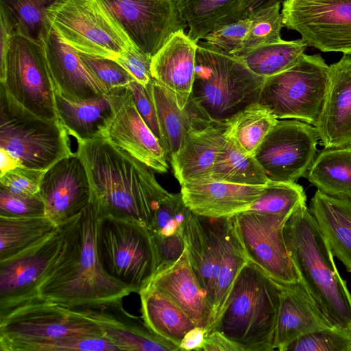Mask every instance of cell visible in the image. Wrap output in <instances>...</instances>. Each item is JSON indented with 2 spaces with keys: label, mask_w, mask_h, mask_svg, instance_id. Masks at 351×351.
Here are the masks:
<instances>
[{
  "label": "cell",
  "mask_w": 351,
  "mask_h": 351,
  "mask_svg": "<svg viewBox=\"0 0 351 351\" xmlns=\"http://www.w3.org/2000/svg\"><path fill=\"white\" fill-rule=\"evenodd\" d=\"M99 210L92 196L77 215L59 224V252L38 287L41 298L77 308L122 300L132 291L103 269L97 252Z\"/></svg>",
  "instance_id": "1"
},
{
  "label": "cell",
  "mask_w": 351,
  "mask_h": 351,
  "mask_svg": "<svg viewBox=\"0 0 351 351\" xmlns=\"http://www.w3.org/2000/svg\"><path fill=\"white\" fill-rule=\"evenodd\" d=\"M100 215L130 218L149 227L169 193L151 168L104 138L77 141Z\"/></svg>",
  "instance_id": "2"
},
{
  "label": "cell",
  "mask_w": 351,
  "mask_h": 351,
  "mask_svg": "<svg viewBox=\"0 0 351 351\" xmlns=\"http://www.w3.org/2000/svg\"><path fill=\"white\" fill-rule=\"evenodd\" d=\"M284 233L300 281L313 302L333 328L351 332V293L306 202L291 214Z\"/></svg>",
  "instance_id": "3"
},
{
  "label": "cell",
  "mask_w": 351,
  "mask_h": 351,
  "mask_svg": "<svg viewBox=\"0 0 351 351\" xmlns=\"http://www.w3.org/2000/svg\"><path fill=\"white\" fill-rule=\"evenodd\" d=\"M280 295L281 286L247 262L209 331H219L242 351L274 350Z\"/></svg>",
  "instance_id": "4"
},
{
  "label": "cell",
  "mask_w": 351,
  "mask_h": 351,
  "mask_svg": "<svg viewBox=\"0 0 351 351\" xmlns=\"http://www.w3.org/2000/svg\"><path fill=\"white\" fill-rule=\"evenodd\" d=\"M265 79L253 73L239 57L200 42L190 99L211 122L224 124L258 102Z\"/></svg>",
  "instance_id": "5"
},
{
  "label": "cell",
  "mask_w": 351,
  "mask_h": 351,
  "mask_svg": "<svg viewBox=\"0 0 351 351\" xmlns=\"http://www.w3.org/2000/svg\"><path fill=\"white\" fill-rule=\"evenodd\" d=\"M96 244L104 271L132 292L139 293L157 271L152 237L147 226L139 221L100 215Z\"/></svg>",
  "instance_id": "6"
},
{
  "label": "cell",
  "mask_w": 351,
  "mask_h": 351,
  "mask_svg": "<svg viewBox=\"0 0 351 351\" xmlns=\"http://www.w3.org/2000/svg\"><path fill=\"white\" fill-rule=\"evenodd\" d=\"M328 72L320 54L304 53L291 67L265 79L258 103L278 119H296L315 127L324 104Z\"/></svg>",
  "instance_id": "7"
},
{
  "label": "cell",
  "mask_w": 351,
  "mask_h": 351,
  "mask_svg": "<svg viewBox=\"0 0 351 351\" xmlns=\"http://www.w3.org/2000/svg\"><path fill=\"white\" fill-rule=\"evenodd\" d=\"M49 24L76 51L116 59L134 46L101 0H53Z\"/></svg>",
  "instance_id": "8"
},
{
  "label": "cell",
  "mask_w": 351,
  "mask_h": 351,
  "mask_svg": "<svg viewBox=\"0 0 351 351\" xmlns=\"http://www.w3.org/2000/svg\"><path fill=\"white\" fill-rule=\"evenodd\" d=\"M0 148L20 167L47 170L71 154L69 134L60 119L47 120L25 111L0 90Z\"/></svg>",
  "instance_id": "9"
},
{
  "label": "cell",
  "mask_w": 351,
  "mask_h": 351,
  "mask_svg": "<svg viewBox=\"0 0 351 351\" xmlns=\"http://www.w3.org/2000/svg\"><path fill=\"white\" fill-rule=\"evenodd\" d=\"M0 84L5 97L25 111L43 119H59L56 86L41 42L14 35Z\"/></svg>",
  "instance_id": "10"
},
{
  "label": "cell",
  "mask_w": 351,
  "mask_h": 351,
  "mask_svg": "<svg viewBox=\"0 0 351 351\" xmlns=\"http://www.w3.org/2000/svg\"><path fill=\"white\" fill-rule=\"evenodd\" d=\"M103 336L101 326L80 308H71L40 297L0 315V342Z\"/></svg>",
  "instance_id": "11"
},
{
  "label": "cell",
  "mask_w": 351,
  "mask_h": 351,
  "mask_svg": "<svg viewBox=\"0 0 351 351\" xmlns=\"http://www.w3.org/2000/svg\"><path fill=\"white\" fill-rule=\"evenodd\" d=\"M289 217L249 210L232 217L248 261L281 286L300 281L285 238Z\"/></svg>",
  "instance_id": "12"
},
{
  "label": "cell",
  "mask_w": 351,
  "mask_h": 351,
  "mask_svg": "<svg viewBox=\"0 0 351 351\" xmlns=\"http://www.w3.org/2000/svg\"><path fill=\"white\" fill-rule=\"evenodd\" d=\"M281 14L308 47L351 56V0H285Z\"/></svg>",
  "instance_id": "13"
},
{
  "label": "cell",
  "mask_w": 351,
  "mask_h": 351,
  "mask_svg": "<svg viewBox=\"0 0 351 351\" xmlns=\"http://www.w3.org/2000/svg\"><path fill=\"white\" fill-rule=\"evenodd\" d=\"M318 140L312 125L278 119L254 156L269 181L296 182L306 177L314 161Z\"/></svg>",
  "instance_id": "14"
},
{
  "label": "cell",
  "mask_w": 351,
  "mask_h": 351,
  "mask_svg": "<svg viewBox=\"0 0 351 351\" xmlns=\"http://www.w3.org/2000/svg\"><path fill=\"white\" fill-rule=\"evenodd\" d=\"M132 44L153 58L186 29L177 0H101Z\"/></svg>",
  "instance_id": "15"
},
{
  "label": "cell",
  "mask_w": 351,
  "mask_h": 351,
  "mask_svg": "<svg viewBox=\"0 0 351 351\" xmlns=\"http://www.w3.org/2000/svg\"><path fill=\"white\" fill-rule=\"evenodd\" d=\"M112 112L101 137L128 152L152 170L165 173L168 158L160 142L139 114L130 89L121 87L109 91Z\"/></svg>",
  "instance_id": "16"
},
{
  "label": "cell",
  "mask_w": 351,
  "mask_h": 351,
  "mask_svg": "<svg viewBox=\"0 0 351 351\" xmlns=\"http://www.w3.org/2000/svg\"><path fill=\"white\" fill-rule=\"evenodd\" d=\"M60 246L58 229L32 247L0 261V315L40 297L39 285Z\"/></svg>",
  "instance_id": "17"
},
{
  "label": "cell",
  "mask_w": 351,
  "mask_h": 351,
  "mask_svg": "<svg viewBox=\"0 0 351 351\" xmlns=\"http://www.w3.org/2000/svg\"><path fill=\"white\" fill-rule=\"evenodd\" d=\"M39 193L45 215L57 226L80 213L90 202L91 187L77 152L60 159L43 174Z\"/></svg>",
  "instance_id": "18"
},
{
  "label": "cell",
  "mask_w": 351,
  "mask_h": 351,
  "mask_svg": "<svg viewBox=\"0 0 351 351\" xmlns=\"http://www.w3.org/2000/svg\"><path fill=\"white\" fill-rule=\"evenodd\" d=\"M227 218L205 217L191 210L182 231L190 265L213 310Z\"/></svg>",
  "instance_id": "19"
},
{
  "label": "cell",
  "mask_w": 351,
  "mask_h": 351,
  "mask_svg": "<svg viewBox=\"0 0 351 351\" xmlns=\"http://www.w3.org/2000/svg\"><path fill=\"white\" fill-rule=\"evenodd\" d=\"M328 86L315 126L324 148L351 144V56L329 66Z\"/></svg>",
  "instance_id": "20"
},
{
  "label": "cell",
  "mask_w": 351,
  "mask_h": 351,
  "mask_svg": "<svg viewBox=\"0 0 351 351\" xmlns=\"http://www.w3.org/2000/svg\"><path fill=\"white\" fill-rule=\"evenodd\" d=\"M77 308L94 319L119 350L180 351L178 346L153 332L142 317L126 312L122 300Z\"/></svg>",
  "instance_id": "21"
},
{
  "label": "cell",
  "mask_w": 351,
  "mask_h": 351,
  "mask_svg": "<svg viewBox=\"0 0 351 351\" xmlns=\"http://www.w3.org/2000/svg\"><path fill=\"white\" fill-rule=\"evenodd\" d=\"M56 93L73 100L108 93L102 84L81 60L77 51L50 29L42 41Z\"/></svg>",
  "instance_id": "22"
},
{
  "label": "cell",
  "mask_w": 351,
  "mask_h": 351,
  "mask_svg": "<svg viewBox=\"0 0 351 351\" xmlns=\"http://www.w3.org/2000/svg\"><path fill=\"white\" fill-rule=\"evenodd\" d=\"M148 285L175 302L196 326L210 330L214 310L191 268L186 250L173 265L156 272Z\"/></svg>",
  "instance_id": "23"
},
{
  "label": "cell",
  "mask_w": 351,
  "mask_h": 351,
  "mask_svg": "<svg viewBox=\"0 0 351 351\" xmlns=\"http://www.w3.org/2000/svg\"><path fill=\"white\" fill-rule=\"evenodd\" d=\"M197 43L184 30L175 33L152 58L154 79L165 87L183 109L191 94L196 62Z\"/></svg>",
  "instance_id": "24"
},
{
  "label": "cell",
  "mask_w": 351,
  "mask_h": 351,
  "mask_svg": "<svg viewBox=\"0 0 351 351\" xmlns=\"http://www.w3.org/2000/svg\"><path fill=\"white\" fill-rule=\"evenodd\" d=\"M224 124L211 122L190 130L179 151L169 159L180 186L212 182L217 154L224 141Z\"/></svg>",
  "instance_id": "25"
},
{
  "label": "cell",
  "mask_w": 351,
  "mask_h": 351,
  "mask_svg": "<svg viewBox=\"0 0 351 351\" xmlns=\"http://www.w3.org/2000/svg\"><path fill=\"white\" fill-rule=\"evenodd\" d=\"M266 184L253 186L212 181L182 185L180 193L185 204L196 215L227 218L247 210L264 193Z\"/></svg>",
  "instance_id": "26"
},
{
  "label": "cell",
  "mask_w": 351,
  "mask_h": 351,
  "mask_svg": "<svg viewBox=\"0 0 351 351\" xmlns=\"http://www.w3.org/2000/svg\"><path fill=\"white\" fill-rule=\"evenodd\" d=\"M329 328L333 327L301 281L281 286L275 350L283 351L287 345L299 337Z\"/></svg>",
  "instance_id": "27"
},
{
  "label": "cell",
  "mask_w": 351,
  "mask_h": 351,
  "mask_svg": "<svg viewBox=\"0 0 351 351\" xmlns=\"http://www.w3.org/2000/svg\"><path fill=\"white\" fill-rule=\"evenodd\" d=\"M147 87L156 110L160 143L169 161L179 151L190 130L211 121L191 99L181 109L171 93L154 79Z\"/></svg>",
  "instance_id": "28"
},
{
  "label": "cell",
  "mask_w": 351,
  "mask_h": 351,
  "mask_svg": "<svg viewBox=\"0 0 351 351\" xmlns=\"http://www.w3.org/2000/svg\"><path fill=\"white\" fill-rule=\"evenodd\" d=\"M309 210L333 256L351 273V201L317 190Z\"/></svg>",
  "instance_id": "29"
},
{
  "label": "cell",
  "mask_w": 351,
  "mask_h": 351,
  "mask_svg": "<svg viewBox=\"0 0 351 351\" xmlns=\"http://www.w3.org/2000/svg\"><path fill=\"white\" fill-rule=\"evenodd\" d=\"M59 119L69 134L77 141L101 137L103 128L112 112L111 95L73 100L56 93Z\"/></svg>",
  "instance_id": "30"
},
{
  "label": "cell",
  "mask_w": 351,
  "mask_h": 351,
  "mask_svg": "<svg viewBox=\"0 0 351 351\" xmlns=\"http://www.w3.org/2000/svg\"><path fill=\"white\" fill-rule=\"evenodd\" d=\"M141 317L160 337L180 348L185 335L196 325L171 299L147 285L140 293Z\"/></svg>",
  "instance_id": "31"
},
{
  "label": "cell",
  "mask_w": 351,
  "mask_h": 351,
  "mask_svg": "<svg viewBox=\"0 0 351 351\" xmlns=\"http://www.w3.org/2000/svg\"><path fill=\"white\" fill-rule=\"evenodd\" d=\"M305 178L321 192L351 201V144L324 147Z\"/></svg>",
  "instance_id": "32"
},
{
  "label": "cell",
  "mask_w": 351,
  "mask_h": 351,
  "mask_svg": "<svg viewBox=\"0 0 351 351\" xmlns=\"http://www.w3.org/2000/svg\"><path fill=\"white\" fill-rule=\"evenodd\" d=\"M58 230V226L46 215L0 216V261L32 247Z\"/></svg>",
  "instance_id": "33"
},
{
  "label": "cell",
  "mask_w": 351,
  "mask_h": 351,
  "mask_svg": "<svg viewBox=\"0 0 351 351\" xmlns=\"http://www.w3.org/2000/svg\"><path fill=\"white\" fill-rule=\"evenodd\" d=\"M278 119L258 102L252 104L224 123V136L245 154L254 156Z\"/></svg>",
  "instance_id": "34"
},
{
  "label": "cell",
  "mask_w": 351,
  "mask_h": 351,
  "mask_svg": "<svg viewBox=\"0 0 351 351\" xmlns=\"http://www.w3.org/2000/svg\"><path fill=\"white\" fill-rule=\"evenodd\" d=\"M239 0H177L189 27L188 36L197 43L216 26L237 21Z\"/></svg>",
  "instance_id": "35"
},
{
  "label": "cell",
  "mask_w": 351,
  "mask_h": 351,
  "mask_svg": "<svg viewBox=\"0 0 351 351\" xmlns=\"http://www.w3.org/2000/svg\"><path fill=\"white\" fill-rule=\"evenodd\" d=\"M212 181L245 185H265L269 180L254 156L243 153L230 138L224 141L217 154Z\"/></svg>",
  "instance_id": "36"
},
{
  "label": "cell",
  "mask_w": 351,
  "mask_h": 351,
  "mask_svg": "<svg viewBox=\"0 0 351 351\" xmlns=\"http://www.w3.org/2000/svg\"><path fill=\"white\" fill-rule=\"evenodd\" d=\"M307 47L302 38L289 41L282 40L258 47L239 58L253 73L267 78L294 65Z\"/></svg>",
  "instance_id": "37"
},
{
  "label": "cell",
  "mask_w": 351,
  "mask_h": 351,
  "mask_svg": "<svg viewBox=\"0 0 351 351\" xmlns=\"http://www.w3.org/2000/svg\"><path fill=\"white\" fill-rule=\"evenodd\" d=\"M247 262L249 261L236 232L232 217H228L224 228L217 282L215 322L224 306L237 276Z\"/></svg>",
  "instance_id": "38"
},
{
  "label": "cell",
  "mask_w": 351,
  "mask_h": 351,
  "mask_svg": "<svg viewBox=\"0 0 351 351\" xmlns=\"http://www.w3.org/2000/svg\"><path fill=\"white\" fill-rule=\"evenodd\" d=\"M53 0H0L14 19L17 32L41 42L51 27L46 16V8Z\"/></svg>",
  "instance_id": "39"
},
{
  "label": "cell",
  "mask_w": 351,
  "mask_h": 351,
  "mask_svg": "<svg viewBox=\"0 0 351 351\" xmlns=\"http://www.w3.org/2000/svg\"><path fill=\"white\" fill-rule=\"evenodd\" d=\"M1 351H117L107 337H66L47 341L12 340L0 342Z\"/></svg>",
  "instance_id": "40"
},
{
  "label": "cell",
  "mask_w": 351,
  "mask_h": 351,
  "mask_svg": "<svg viewBox=\"0 0 351 351\" xmlns=\"http://www.w3.org/2000/svg\"><path fill=\"white\" fill-rule=\"evenodd\" d=\"M304 202L306 196L304 189L296 182L269 181L264 193L246 210L291 216Z\"/></svg>",
  "instance_id": "41"
},
{
  "label": "cell",
  "mask_w": 351,
  "mask_h": 351,
  "mask_svg": "<svg viewBox=\"0 0 351 351\" xmlns=\"http://www.w3.org/2000/svg\"><path fill=\"white\" fill-rule=\"evenodd\" d=\"M280 3L261 9L248 17L250 25L242 50L236 56H242L258 47L281 41L280 32L284 26L280 12Z\"/></svg>",
  "instance_id": "42"
},
{
  "label": "cell",
  "mask_w": 351,
  "mask_h": 351,
  "mask_svg": "<svg viewBox=\"0 0 351 351\" xmlns=\"http://www.w3.org/2000/svg\"><path fill=\"white\" fill-rule=\"evenodd\" d=\"M190 211L180 192L169 193L160 202L154 213L152 221L148 227L151 235L167 237L182 232Z\"/></svg>",
  "instance_id": "43"
},
{
  "label": "cell",
  "mask_w": 351,
  "mask_h": 351,
  "mask_svg": "<svg viewBox=\"0 0 351 351\" xmlns=\"http://www.w3.org/2000/svg\"><path fill=\"white\" fill-rule=\"evenodd\" d=\"M283 351H351V332L335 328L315 330L295 339Z\"/></svg>",
  "instance_id": "44"
},
{
  "label": "cell",
  "mask_w": 351,
  "mask_h": 351,
  "mask_svg": "<svg viewBox=\"0 0 351 351\" xmlns=\"http://www.w3.org/2000/svg\"><path fill=\"white\" fill-rule=\"evenodd\" d=\"M250 25L249 17L221 24L206 34L204 39L217 50L237 56L242 50Z\"/></svg>",
  "instance_id": "45"
},
{
  "label": "cell",
  "mask_w": 351,
  "mask_h": 351,
  "mask_svg": "<svg viewBox=\"0 0 351 351\" xmlns=\"http://www.w3.org/2000/svg\"><path fill=\"white\" fill-rule=\"evenodd\" d=\"M77 52L82 62L102 84L107 93L114 88L125 87L135 80L114 60Z\"/></svg>",
  "instance_id": "46"
},
{
  "label": "cell",
  "mask_w": 351,
  "mask_h": 351,
  "mask_svg": "<svg viewBox=\"0 0 351 351\" xmlns=\"http://www.w3.org/2000/svg\"><path fill=\"white\" fill-rule=\"evenodd\" d=\"M45 215L44 202L40 195H16L0 188V216L29 217Z\"/></svg>",
  "instance_id": "47"
},
{
  "label": "cell",
  "mask_w": 351,
  "mask_h": 351,
  "mask_svg": "<svg viewBox=\"0 0 351 351\" xmlns=\"http://www.w3.org/2000/svg\"><path fill=\"white\" fill-rule=\"evenodd\" d=\"M45 171L15 167L0 176V188L16 195H35L39 193L40 181Z\"/></svg>",
  "instance_id": "48"
},
{
  "label": "cell",
  "mask_w": 351,
  "mask_h": 351,
  "mask_svg": "<svg viewBox=\"0 0 351 351\" xmlns=\"http://www.w3.org/2000/svg\"><path fill=\"white\" fill-rule=\"evenodd\" d=\"M152 60V57L141 51L134 46H132L121 53L116 61L136 81L147 86L154 80L151 71Z\"/></svg>",
  "instance_id": "49"
},
{
  "label": "cell",
  "mask_w": 351,
  "mask_h": 351,
  "mask_svg": "<svg viewBox=\"0 0 351 351\" xmlns=\"http://www.w3.org/2000/svg\"><path fill=\"white\" fill-rule=\"evenodd\" d=\"M152 237L158 261L156 272L165 269L173 265L181 257L186 250L183 232L167 237Z\"/></svg>",
  "instance_id": "50"
},
{
  "label": "cell",
  "mask_w": 351,
  "mask_h": 351,
  "mask_svg": "<svg viewBox=\"0 0 351 351\" xmlns=\"http://www.w3.org/2000/svg\"><path fill=\"white\" fill-rule=\"evenodd\" d=\"M127 87L132 93L133 101L139 114L160 142L161 136L156 110L147 87L136 80L130 82Z\"/></svg>",
  "instance_id": "51"
},
{
  "label": "cell",
  "mask_w": 351,
  "mask_h": 351,
  "mask_svg": "<svg viewBox=\"0 0 351 351\" xmlns=\"http://www.w3.org/2000/svg\"><path fill=\"white\" fill-rule=\"evenodd\" d=\"M17 33L16 25L10 13L0 5V80L4 75L5 59L10 43Z\"/></svg>",
  "instance_id": "52"
},
{
  "label": "cell",
  "mask_w": 351,
  "mask_h": 351,
  "mask_svg": "<svg viewBox=\"0 0 351 351\" xmlns=\"http://www.w3.org/2000/svg\"><path fill=\"white\" fill-rule=\"evenodd\" d=\"M199 351H242L234 342L217 330L208 332Z\"/></svg>",
  "instance_id": "53"
},
{
  "label": "cell",
  "mask_w": 351,
  "mask_h": 351,
  "mask_svg": "<svg viewBox=\"0 0 351 351\" xmlns=\"http://www.w3.org/2000/svg\"><path fill=\"white\" fill-rule=\"evenodd\" d=\"M285 0H239L237 12V20L247 18L250 14L270 7L276 3H281Z\"/></svg>",
  "instance_id": "54"
},
{
  "label": "cell",
  "mask_w": 351,
  "mask_h": 351,
  "mask_svg": "<svg viewBox=\"0 0 351 351\" xmlns=\"http://www.w3.org/2000/svg\"><path fill=\"white\" fill-rule=\"evenodd\" d=\"M207 333L208 330L206 328L195 326L182 339L180 345V350L199 351Z\"/></svg>",
  "instance_id": "55"
},
{
  "label": "cell",
  "mask_w": 351,
  "mask_h": 351,
  "mask_svg": "<svg viewBox=\"0 0 351 351\" xmlns=\"http://www.w3.org/2000/svg\"><path fill=\"white\" fill-rule=\"evenodd\" d=\"M0 176L15 167H20L17 161L5 150L0 148Z\"/></svg>",
  "instance_id": "56"
}]
</instances>
